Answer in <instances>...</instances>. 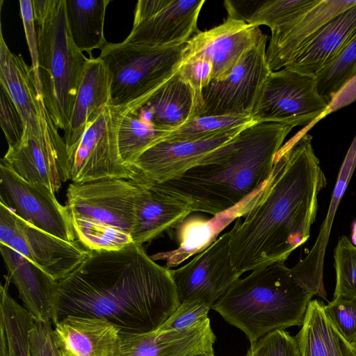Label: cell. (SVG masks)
Instances as JSON below:
<instances>
[{"label": "cell", "mask_w": 356, "mask_h": 356, "mask_svg": "<svg viewBox=\"0 0 356 356\" xmlns=\"http://www.w3.org/2000/svg\"><path fill=\"white\" fill-rule=\"evenodd\" d=\"M0 243L30 260L58 282L90 254L78 240L67 241L31 225L0 202Z\"/></svg>", "instance_id": "obj_9"}, {"label": "cell", "mask_w": 356, "mask_h": 356, "mask_svg": "<svg viewBox=\"0 0 356 356\" xmlns=\"http://www.w3.org/2000/svg\"><path fill=\"white\" fill-rule=\"evenodd\" d=\"M111 105L110 76L104 63L89 58L70 121L64 130L67 156L77 145L86 131Z\"/></svg>", "instance_id": "obj_23"}, {"label": "cell", "mask_w": 356, "mask_h": 356, "mask_svg": "<svg viewBox=\"0 0 356 356\" xmlns=\"http://www.w3.org/2000/svg\"><path fill=\"white\" fill-rule=\"evenodd\" d=\"M183 48L108 42L98 58L109 74L111 105L144 102L177 73Z\"/></svg>", "instance_id": "obj_6"}, {"label": "cell", "mask_w": 356, "mask_h": 356, "mask_svg": "<svg viewBox=\"0 0 356 356\" xmlns=\"http://www.w3.org/2000/svg\"><path fill=\"white\" fill-rule=\"evenodd\" d=\"M242 213L241 202L211 218L189 215L175 230L178 247L150 257L154 261H165V267L169 269L176 267L191 256L209 248L217 240L219 234L232 221L241 217Z\"/></svg>", "instance_id": "obj_28"}, {"label": "cell", "mask_w": 356, "mask_h": 356, "mask_svg": "<svg viewBox=\"0 0 356 356\" xmlns=\"http://www.w3.org/2000/svg\"><path fill=\"white\" fill-rule=\"evenodd\" d=\"M170 269L157 264L143 245L91 251L56 282L51 322L90 316L113 324L120 333L157 330L180 305Z\"/></svg>", "instance_id": "obj_2"}, {"label": "cell", "mask_w": 356, "mask_h": 356, "mask_svg": "<svg viewBox=\"0 0 356 356\" xmlns=\"http://www.w3.org/2000/svg\"><path fill=\"white\" fill-rule=\"evenodd\" d=\"M110 0H65L66 15L76 46L93 58L92 51L102 49L108 42L104 37L105 14Z\"/></svg>", "instance_id": "obj_30"}, {"label": "cell", "mask_w": 356, "mask_h": 356, "mask_svg": "<svg viewBox=\"0 0 356 356\" xmlns=\"http://www.w3.org/2000/svg\"><path fill=\"white\" fill-rule=\"evenodd\" d=\"M356 168V134L339 169L332 194L330 207L319 234L307 256L290 268L292 275L307 292L327 300L323 283V265L325 250L339 203Z\"/></svg>", "instance_id": "obj_21"}, {"label": "cell", "mask_w": 356, "mask_h": 356, "mask_svg": "<svg viewBox=\"0 0 356 356\" xmlns=\"http://www.w3.org/2000/svg\"><path fill=\"white\" fill-rule=\"evenodd\" d=\"M264 35L259 26L228 15L221 24L200 31L184 45L181 63L195 57L206 58L213 66V80L222 79Z\"/></svg>", "instance_id": "obj_16"}, {"label": "cell", "mask_w": 356, "mask_h": 356, "mask_svg": "<svg viewBox=\"0 0 356 356\" xmlns=\"http://www.w3.org/2000/svg\"><path fill=\"white\" fill-rule=\"evenodd\" d=\"M313 296L280 262L237 280L212 309L252 343L275 330L302 325Z\"/></svg>", "instance_id": "obj_4"}, {"label": "cell", "mask_w": 356, "mask_h": 356, "mask_svg": "<svg viewBox=\"0 0 356 356\" xmlns=\"http://www.w3.org/2000/svg\"><path fill=\"white\" fill-rule=\"evenodd\" d=\"M143 190L131 237L135 244L150 242L168 234L193 213L186 203L161 189L155 183L143 182Z\"/></svg>", "instance_id": "obj_26"}, {"label": "cell", "mask_w": 356, "mask_h": 356, "mask_svg": "<svg viewBox=\"0 0 356 356\" xmlns=\"http://www.w3.org/2000/svg\"><path fill=\"white\" fill-rule=\"evenodd\" d=\"M0 81L25 124L24 135L39 136L51 118L44 102L42 88L38 86L31 67L21 55L13 53L0 34Z\"/></svg>", "instance_id": "obj_19"}, {"label": "cell", "mask_w": 356, "mask_h": 356, "mask_svg": "<svg viewBox=\"0 0 356 356\" xmlns=\"http://www.w3.org/2000/svg\"><path fill=\"white\" fill-rule=\"evenodd\" d=\"M0 202L19 218L53 236L76 241L70 211L47 186L29 182L3 159L0 164Z\"/></svg>", "instance_id": "obj_12"}, {"label": "cell", "mask_w": 356, "mask_h": 356, "mask_svg": "<svg viewBox=\"0 0 356 356\" xmlns=\"http://www.w3.org/2000/svg\"><path fill=\"white\" fill-rule=\"evenodd\" d=\"M117 109L110 105L86 131L67 155L68 180L86 183L108 179H134L136 171L122 160L118 143Z\"/></svg>", "instance_id": "obj_11"}, {"label": "cell", "mask_w": 356, "mask_h": 356, "mask_svg": "<svg viewBox=\"0 0 356 356\" xmlns=\"http://www.w3.org/2000/svg\"><path fill=\"white\" fill-rule=\"evenodd\" d=\"M256 122L251 116L209 115L197 117L170 131L163 140H198Z\"/></svg>", "instance_id": "obj_33"}, {"label": "cell", "mask_w": 356, "mask_h": 356, "mask_svg": "<svg viewBox=\"0 0 356 356\" xmlns=\"http://www.w3.org/2000/svg\"><path fill=\"white\" fill-rule=\"evenodd\" d=\"M267 35L247 50L222 79L202 89L199 116H251L261 88L272 72L266 58Z\"/></svg>", "instance_id": "obj_10"}, {"label": "cell", "mask_w": 356, "mask_h": 356, "mask_svg": "<svg viewBox=\"0 0 356 356\" xmlns=\"http://www.w3.org/2000/svg\"><path fill=\"white\" fill-rule=\"evenodd\" d=\"M8 277L16 286L24 307L35 320L51 321L56 281L13 248L0 243Z\"/></svg>", "instance_id": "obj_27"}, {"label": "cell", "mask_w": 356, "mask_h": 356, "mask_svg": "<svg viewBox=\"0 0 356 356\" xmlns=\"http://www.w3.org/2000/svg\"><path fill=\"white\" fill-rule=\"evenodd\" d=\"M216 336L209 318L185 330H157L144 334H120L115 356H191L214 352Z\"/></svg>", "instance_id": "obj_20"}, {"label": "cell", "mask_w": 356, "mask_h": 356, "mask_svg": "<svg viewBox=\"0 0 356 356\" xmlns=\"http://www.w3.org/2000/svg\"><path fill=\"white\" fill-rule=\"evenodd\" d=\"M120 331L99 318L67 316L54 325L60 356H115Z\"/></svg>", "instance_id": "obj_22"}, {"label": "cell", "mask_w": 356, "mask_h": 356, "mask_svg": "<svg viewBox=\"0 0 356 356\" xmlns=\"http://www.w3.org/2000/svg\"><path fill=\"white\" fill-rule=\"evenodd\" d=\"M325 304L313 300L309 303L301 329L295 338L300 356H356L355 346L332 323Z\"/></svg>", "instance_id": "obj_29"}, {"label": "cell", "mask_w": 356, "mask_h": 356, "mask_svg": "<svg viewBox=\"0 0 356 356\" xmlns=\"http://www.w3.org/2000/svg\"><path fill=\"white\" fill-rule=\"evenodd\" d=\"M115 107L118 117L120 155L126 165L133 168L139 157L149 148L163 140L170 131L153 126L131 106Z\"/></svg>", "instance_id": "obj_31"}, {"label": "cell", "mask_w": 356, "mask_h": 356, "mask_svg": "<svg viewBox=\"0 0 356 356\" xmlns=\"http://www.w3.org/2000/svg\"><path fill=\"white\" fill-rule=\"evenodd\" d=\"M356 101V74L348 81L334 95L327 108L321 116V120L327 115L337 111Z\"/></svg>", "instance_id": "obj_43"}, {"label": "cell", "mask_w": 356, "mask_h": 356, "mask_svg": "<svg viewBox=\"0 0 356 356\" xmlns=\"http://www.w3.org/2000/svg\"><path fill=\"white\" fill-rule=\"evenodd\" d=\"M51 323V321L35 320L29 333L31 356H60Z\"/></svg>", "instance_id": "obj_42"}, {"label": "cell", "mask_w": 356, "mask_h": 356, "mask_svg": "<svg viewBox=\"0 0 356 356\" xmlns=\"http://www.w3.org/2000/svg\"><path fill=\"white\" fill-rule=\"evenodd\" d=\"M143 190V182L128 179L72 183L66 206L73 225L115 228L131 235Z\"/></svg>", "instance_id": "obj_7"}, {"label": "cell", "mask_w": 356, "mask_h": 356, "mask_svg": "<svg viewBox=\"0 0 356 356\" xmlns=\"http://www.w3.org/2000/svg\"><path fill=\"white\" fill-rule=\"evenodd\" d=\"M10 280L8 277L1 286L0 323L5 328L8 356H31L29 333L35 319L24 307L21 306L8 293Z\"/></svg>", "instance_id": "obj_32"}, {"label": "cell", "mask_w": 356, "mask_h": 356, "mask_svg": "<svg viewBox=\"0 0 356 356\" xmlns=\"http://www.w3.org/2000/svg\"><path fill=\"white\" fill-rule=\"evenodd\" d=\"M305 126L280 148L262 186L243 201L230 235L234 267L243 274L284 263L310 236L327 179Z\"/></svg>", "instance_id": "obj_1"}, {"label": "cell", "mask_w": 356, "mask_h": 356, "mask_svg": "<svg viewBox=\"0 0 356 356\" xmlns=\"http://www.w3.org/2000/svg\"><path fill=\"white\" fill-rule=\"evenodd\" d=\"M248 126L198 140H162L145 151L134 163L136 174L134 180L160 184L177 177Z\"/></svg>", "instance_id": "obj_17"}, {"label": "cell", "mask_w": 356, "mask_h": 356, "mask_svg": "<svg viewBox=\"0 0 356 356\" xmlns=\"http://www.w3.org/2000/svg\"><path fill=\"white\" fill-rule=\"evenodd\" d=\"M44 102L58 129L65 130L88 58L70 34L65 0H33Z\"/></svg>", "instance_id": "obj_5"}, {"label": "cell", "mask_w": 356, "mask_h": 356, "mask_svg": "<svg viewBox=\"0 0 356 356\" xmlns=\"http://www.w3.org/2000/svg\"><path fill=\"white\" fill-rule=\"evenodd\" d=\"M246 356L300 355L295 337L284 330H277L250 343Z\"/></svg>", "instance_id": "obj_37"}, {"label": "cell", "mask_w": 356, "mask_h": 356, "mask_svg": "<svg viewBox=\"0 0 356 356\" xmlns=\"http://www.w3.org/2000/svg\"><path fill=\"white\" fill-rule=\"evenodd\" d=\"M327 317L351 344L356 343V298L338 296L324 305Z\"/></svg>", "instance_id": "obj_36"}, {"label": "cell", "mask_w": 356, "mask_h": 356, "mask_svg": "<svg viewBox=\"0 0 356 356\" xmlns=\"http://www.w3.org/2000/svg\"><path fill=\"white\" fill-rule=\"evenodd\" d=\"M293 128L275 122L253 124L182 175L155 184L186 203L193 212L216 216L235 207L262 186Z\"/></svg>", "instance_id": "obj_3"}, {"label": "cell", "mask_w": 356, "mask_h": 356, "mask_svg": "<svg viewBox=\"0 0 356 356\" xmlns=\"http://www.w3.org/2000/svg\"><path fill=\"white\" fill-rule=\"evenodd\" d=\"M328 104L318 92L314 76L284 67L268 75L251 117L257 123L314 127Z\"/></svg>", "instance_id": "obj_8"}, {"label": "cell", "mask_w": 356, "mask_h": 356, "mask_svg": "<svg viewBox=\"0 0 356 356\" xmlns=\"http://www.w3.org/2000/svg\"><path fill=\"white\" fill-rule=\"evenodd\" d=\"M58 129L50 118L40 136L24 135L2 159L21 177L41 184L54 194L68 180L66 145Z\"/></svg>", "instance_id": "obj_15"}, {"label": "cell", "mask_w": 356, "mask_h": 356, "mask_svg": "<svg viewBox=\"0 0 356 356\" xmlns=\"http://www.w3.org/2000/svg\"><path fill=\"white\" fill-rule=\"evenodd\" d=\"M177 72L194 89L200 99L202 89L213 80L211 63L201 57L192 58L182 62Z\"/></svg>", "instance_id": "obj_40"}, {"label": "cell", "mask_w": 356, "mask_h": 356, "mask_svg": "<svg viewBox=\"0 0 356 356\" xmlns=\"http://www.w3.org/2000/svg\"><path fill=\"white\" fill-rule=\"evenodd\" d=\"M356 5V0H315L288 21L271 30L266 49L272 72L284 67L295 53L332 19Z\"/></svg>", "instance_id": "obj_18"}, {"label": "cell", "mask_w": 356, "mask_h": 356, "mask_svg": "<svg viewBox=\"0 0 356 356\" xmlns=\"http://www.w3.org/2000/svg\"><path fill=\"white\" fill-rule=\"evenodd\" d=\"M356 74V33L335 58L316 75L318 93L328 102Z\"/></svg>", "instance_id": "obj_34"}, {"label": "cell", "mask_w": 356, "mask_h": 356, "mask_svg": "<svg viewBox=\"0 0 356 356\" xmlns=\"http://www.w3.org/2000/svg\"><path fill=\"white\" fill-rule=\"evenodd\" d=\"M353 346H355V349H356V343H355V345H353Z\"/></svg>", "instance_id": "obj_45"}, {"label": "cell", "mask_w": 356, "mask_h": 356, "mask_svg": "<svg viewBox=\"0 0 356 356\" xmlns=\"http://www.w3.org/2000/svg\"><path fill=\"white\" fill-rule=\"evenodd\" d=\"M211 308L199 300H187L180 305L159 327L161 330H185L202 324L208 318Z\"/></svg>", "instance_id": "obj_38"}, {"label": "cell", "mask_w": 356, "mask_h": 356, "mask_svg": "<svg viewBox=\"0 0 356 356\" xmlns=\"http://www.w3.org/2000/svg\"><path fill=\"white\" fill-rule=\"evenodd\" d=\"M191 356H215L214 352H204L194 354Z\"/></svg>", "instance_id": "obj_44"}, {"label": "cell", "mask_w": 356, "mask_h": 356, "mask_svg": "<svg viewBox=\"0 0 356 356\" xmlns=\"http://www.w3.org/2000/svg\"><path fill=\"white\" fill-rule=\"evenodd\" d=\"M20 15L24 25L25 36L31 58V69L36 84L42 87L38 63V39L35 27V18L32 0L19 1Z\"/></svg>", "instance_id": "obj_41"}, {"label": "cell", "mask_w": 356, "mask_h": 356, "mask_svg": "<svg viewBox=\"0 0 356 356\" xmlns=\"http://www.w3.org/2000/svg\"><path fill=\"white\" fill-rule=\"evenodd\" d=\"M170 271L180 303L199 300L211 309L243 275L232 262L229 232L186 264Z\"/></svg>", "instance_id": "obj_14"}, {"label": "cell", "mask_w": 356, "mask_h": 356, "mask_svg": "<svg viewBox=\"0 0 356 356\" xmlns=\"http://www.w3.org/2000/svg\"><path fill=\"white\" fill-rule=\"evenodd\" d=\"M204 0H139L133 28L124 42L152 47L184 45L200 31Z\"/></svg>", "instance_id": "obj_13"}, {"label": "cell", "mask_w": 356, "mask_h": 356, "mask_svg": "<svg viewBox=\"0 0 356 356\" xmlns=\"http://www.w3.org/2000/svg\"><path fill=\"white\" fill-rule=\"evenodd\" d=\"M336 286L334 297L356 298V245L346 236L338 240L334 250Z\"/></svg>", "instance_id": "obj_35"}, {"label": "cell", "mask_w": 356, "mask_h": 356, "mask_svg": "<svg viewBox=\"0 0 356 356\" xmlns=\"http://www.w3.org/2000/svg\"><path fill=\"white\" fill-rule=\"evenodd\" d=\"M0 124L8 147H14L22 141L26 131L24 122L2 86L0 89Z\"/></svg>", "instance_id": "obj_39"}, {"label": "cell", "mask_w": 356, "mask_h": 356, "mask_svg": "<svg viewBox=\"0 0 356 356\" xmlns=\"http://www.w3.org/2000/svg\"><path fill=\"white\" fill-rule=\"evenodd\" d=\"M136 108L153 126L172 131L199 117L201 99L177 72Z\"/></svg>", "instance_id": "obj_25"}, {"label": "cell", "mask_w": 356, "mask_h": 356, "mask_svg": "<svg viewBox=\"0 0 356 356\" xmlns=\"http://www.w3.org/2000/svg\"><path fill=\"white\" fill-rule=\"evenodd\" d=\"M356 33V5L338 15L295 53L285 68L314 76L331 63Z\"/></svg>", "instance_id": "obj_24"}]
</instances>
